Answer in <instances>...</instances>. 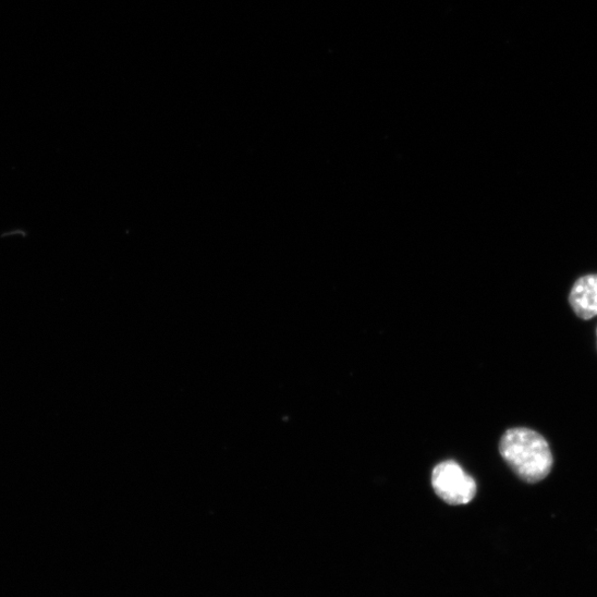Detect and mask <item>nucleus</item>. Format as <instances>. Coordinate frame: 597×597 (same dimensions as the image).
<instances>
[{"mask_svg": "<svg viewBox=\"0 0 597 597\" xmlns=\"http://www.w3.org/2000/svg\"><path fill=\"white\" fill-rule=\"evenodd\" d=\"M431 485L436 495L452 505L467 504L477 494L475 479L455 461L438 464L432 470Z\"/></svg>", "mask_w": 597, "mask_h": 597, "instance_id": "nucleus-2", "label": "nucleus"}, {"mask_svg": "<svg viewBox=\"0 0 597 597\" xmlns=\"http://www.w3.org/2000/svg\"><path fill=\"white\" fill-rule=\"evenodd\" d=\"M570 305L583 320L597 316V275L584 276L574 283L570 293Z\"/></svg>", "mask_w": 597, "mask_h": 597, "instance_id": "nucleus-3", "label": "nucleus"}, {"mask_svg": "<svg viewBox=\"0 0 597 597\" xmlns=\"http://www.w3.org/2000/svg\"><path fill=\"white\" fill-rule=\"evenodd\" d=\"M596 334H597V330H596Z\"/></svg>", "mask_w": 597, "mask_h": 597, "instance_id": "nucleus-4", "label": "nucleus"}, {"mask_svg": "<svg viewBox=\"0 0 597 597\" xmlns=\"http://www.w3.org/2000/svg\"><path fill=\"white\" fill-rule=\"evenodd\" d=\"M499 452L511 471L528 484H537L547 478L553 466L548 441L531 428L507 430L501 437Z\"/></svg>", "mask_w": 597, "mask_h": 597, "instance_id": "nucleus-1", "label": "nucleus"}]
</instances>
